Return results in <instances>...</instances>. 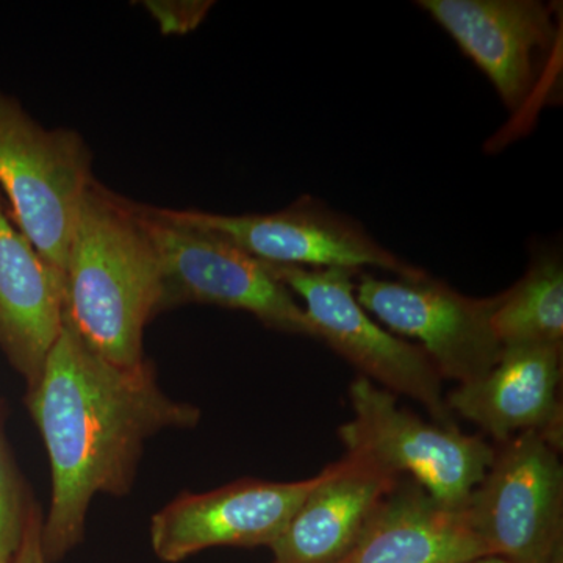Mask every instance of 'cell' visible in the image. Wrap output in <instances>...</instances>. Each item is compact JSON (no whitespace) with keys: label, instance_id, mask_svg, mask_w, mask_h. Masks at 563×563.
Returning a JSON list of instances; mask_svg holds the SVG:
<instances>
[{"label":"cell","instance_id":"cell-18","mask_svg":"<svg viewBox=\"0 0 563 563\" xmlns=\"http://www.w3.org/2000/svg\"><path fill=\"white\" fill-rule=\"evenodd\" d=\"M144 7L150 11L151 16L161 25V31L165 35H184L195 31L209 13L213 2H195V0H185V2H144Z\"/></svg>","mask_w":563,"mask_h":563},{"label":"cell","instance_id":"cell-9","mask_svg":"<svg viewBox=\"0 0 563 563\" xmlns=\"http://www.w3.org/2000/svg\"><path fill=\"white\" fill-rule=\"evenodd\" d=\"M355 298L391 332L418 340L442 377L459 385L485 376L501 357L492 317L498 295L470 298L428 273L379 279L358 273Z\"/></svg>","mask_w":563,"mask_h":563},{"label":"cell","instance_id":"cell-7","mask_svg":"<svg viewBox=\"0 0 563 563\" xmlns=\"http://www.w3.org/2000/svg\"><path fill=\"white\" fill-rule=\"evenodd\" d=\"M277 279L303 301L314 336L328 343L393 395L421 404L433 421L457 428L443 393V377L420 344L406 342L374 321L355 298L357 269L276 265Z\"/></svg>","mask_w":563,"mask_h":563},{"label":"cell","instance_id":"cell-1","mask_svg":"<svg viewBox=\"0 0 563 563\" xmlns=\"http://www.w3.org/2000/svg\"><path fill=\"white\" fill-rule=\"evenodd\" d=\"M25 402L51 463V507L41 529L46 563L79 547L96 495L131 493L147 440L201 420L198 407L162 390L154 363L114 365L65 321Z\"/></svg>","mask_w":563,"mask_h":563},{"label":"cell","instance_id":"cell-8","mask_svg":"<svg viewBox=\"0 0 563 563\" xmlns=\"http://www.w3.org/2000/svg\"><path fill=\"white\" fill-rule=\"evenodd\" d=\"M536 432L495 448L465 514L490 555L515 563H563V466Z\"/></svg>","mask_w":563,"mask_h":563},{"label":"cell","instance_id":"cell-15","mask_svg":"<svg viewBox=\"0 0 563 563\" xmlns=\"http://www.w3.org/2000/svg\"><path fill=\"white\" fill-rule=\"evenodd\" d=\"M63 328V291L0 192V351L32 388Z\"/></svg>","mask_w":563,"mask_h":563},{"label":"cell","instance_id":"cell-10","mask_svg":"<svg viewBox=\"0 0 563 563\" xmlns=\"http://www.w3.org/2000/svg\"><path fill=\"white\" fill-rule=\"evenodd\" d=\"M180 220L218 233L247 254L276 265L307 268L366 266L387 269L399 277H420L424 269L385 250L361 222L302 196L287 209L266 214H221L203 210H177Z\"/></svg>","mask_w":563,"mask_h":563},{"label":"cell","instance_id":"cell-19","mask_svg":"<svg viewBox=\"0 0 563 563\" xmlns=\"http://www.w3.org/2000/svg\"><path fill=\"white\" fill-rule=\"evenodd\" d=\"M41 529H43V515H41L38 506L33 503L21 547L13 563H46L43 550H41Z\"/></svg>","mask_w":563,"mask_h":563},{"label":"cell","instance_id":"cell-20","mask_svg":"<svg viewBox=\"0 0 563 563\" xmlns=\"http://www.w3.org/2000/svg\"><path fill=\"white\" fill-rule=\"evenodd\" d=\"M470 563H515L512 561H507V559L496 558V555H487V558L476 559V561Z\"/></svg>","mask_w":563,"mask_h":563},{"label":"cell","instance_id":"cell-6","mask_svg":"<svg viewBox=\"0 0 563 563\" xmlns=\"http://www.w3.org/2000/svg\"><path fill=\"white\" fill-rule=\"evenodd\" d=\"M352 418L340 426L346 453L365 455L396 474L412 477L443 506L465 510L495 457L483 437L421 420L393 393L358 376L350 385Z\"/></svg>","mask_w":563,"mask_h":563},{"label":"cell","instance_id":"cell-13","mask_svg":"<svg viewBox=\"0 0 563 563\" xmlns=\"http://www.w3.org/2000/svg\"><path fill=\"white\" fill-rule=\"evenodd\" d=\"M401 477L361 454L331 463L274 542L273 563H339Z\"/></svg>","mask_w":563,"mask_h":563},{"label":"cell","instance_id":"cell-5","mask_svg":"<svg viewBox=\"0 0 563 563\" xmlns=\"http://www.w3.org/2000/svg\"><path fill=\"white\" fill-rule=\"evenodd\" d=\"M490 79L507 109L532 117L559 95L562 18L539 0H420Z\"/></svg>","mask_w":563,"mask_h":563},{"label":"cell","instance_id":"cell-17","mask_svg":"<svg viewBox=\"0 0 563 563\" xmlns=\"http://www.w3.org/2000/svg\"><path fill=\"white\" fill-rule=\"evenodd\" d=\"M32 504L0 426V563L14 562Z\"/></svg>","mask_w":563,"mask_h":563},{"label":"cell","instance_id":"cell-3","mask_svg":"<svg viewBox=\"0 0 563 563\" xmlns=\"http://www.w3.org/2000/svg\"><path fill=\"white\" fill-rule=\"evenodd\" d=\"M95 179L91 150L79 132L44 128L0 91V192L62 291L70 239Z\"/></svg>","mask_w":563,"mask_h":563},{"label":"cell","instance_id":"cell-12","mask_svg":"<svg viewBox=\"0 0 563 563\" xmlns=\"http://www.w3.org/2000/svg\"><path fill=\"white\" fill-rule=\"evenodd\" d=\"M562 344H509L490 372L446 396L451 412L499 444L523 432L563 446Z\"/></svg>","mask_w":563,"mask_h":563},{"label":"cell","instance_id":"cell-14","mask_svg":"<svg viewBox=\"0 0 563 563\" xmlns=\"http://www.w3.org/2000/svg\"><path fill=\"white\" fill-rule=\"evenodd\" d=\"M487 555L465 510L443 506L402 476L339 563H470Z\"/></svg>","mask_w":563,"mask_h":563},{"label":"cell","instance_id":"cell-4","mask_svg":"<svg viewBox=\"0 0 563 563\" xmlns=\"http://www.w3.org/2000/svg\"><path fill=\"white\" fill-rule=\"evenodd\" d=\"M141 213L161 258V313L207 303L251 313L273 331L317 339L306 310L277 279L272 263L180 220L174 209L141 203Z\"/></svg>","mask_w":563,"mask_h":563},{"label":"cell","instance_id":"cell-2","mask_svg":"<svg viewBox=\"0 0 563 563\" xmlns=\"http://www.w3.org/2000/svg\"><path fill=\"white\" fill-rule=\"evenodd\" d=\"M161 301V258L141 203L92 180L66 257L63 321L106 361L135 368Z\"/></svg>","mask_w":563,"mask_h":563},{"label":"cell","instance_id":"cell-11","mask_svg":"<svg viewBox=\"0 0 563 563\" xmlns=\"http://www.w3.org/2000/svg\"><path fill=\"white\" fill-rule=\"evenodd\" d=\"M318 479H242L184 493L152 517V550L162 562L179 563L209 548H272Z\"/></svg>","mask_w":563,"mask_h":563},{"label":"cell","instance_id":"cell-16","mask_svg":"<svg viewBox=\"0 0 563 563\" xmlns=\"http://www.w3.org/2000/svg\"><path fill=\"white\" fill-rule=\"evenodd\" d=\"M492 324L503 346L563 344V266L558 252L537 254L525 276L498 295Z\"/></svg>","mask_w":563,"mask_h":563}]
</instances>
